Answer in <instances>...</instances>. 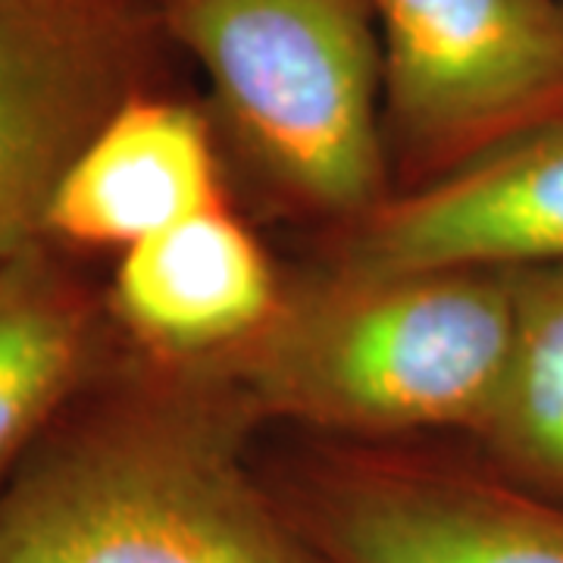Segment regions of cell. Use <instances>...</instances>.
<instances>
[{"label": "cell", "mask_w": 563, "mask_h": 563, "mask_svg": "<svg viewBox=\"0 0 563 563\" xmlns=\"http://www.w3.org/2000/svg\"><path fill=\"white\" fill-rule=\"evenodd\" d=\"M163 373L69 407L16 463L0 563H329L254 479L244 404L198 366Z\"/></svg>", "instance_id": "1"}, {"label": "cell", "mask_w": 563, "mask_h": 563, "mask_svg": "<svg viewBox=\"0 0 563 563\" xmlns=\"http://www.w3.org/2000/svg\"><path fill=\"white\" fill-rule=\"evenodd\" d=\"M514 276L429 269L329 276L282 291L242 347L195 363L251 417L347 435L461 426L473 435L501 383Z\"/></svg>", "instance_id": "2"}, {"label": "cell", "mask_w": 563, "mask_h": 563, "mask_svg": "<svg viewBox=\"0 0 563 563\" xmlns=\"http://www.w3.org/2000/svg\"><path fill=\"white\" fill-rule=\"evenodd\" d=\"M222 120L276 191L363 220L383 198V51L369 0H166Z\"/></svg>", "instance_id": "3"}, {"label": "cell", "mask_w": 563, "mask_h": 563, "mask_svg": "<svg viewBox=\"0 0 563 563\" xmlns=\"http://www.w3.org/2000/svg\"><path fill=\"white\" fill-rule=\"evenodd\" d=\"M369 3L391 125L432 169L444 173L563 113L558 0Z\"/></svg>", "instance_id": "4"}, {"label": "cell", "mask_w": 563, "mask_h": 563, "mask_svg": "<svg viewBox=\"0 0 563 563\" xmlns=\"http://www.w3.org/2000/svg\"><path fill=\"white\" fill-rule=\"evenodd\" d=\"M132 79L122 0H0V263L44 242L57 181Z\"/></svg>", "instance_id": "5"}, {"label": "cell", "mask_w": 563, "mask_h": 563, "mask_svg": "<svg viewBox=\"0 0 563 563\" xmlns=\"http://www.w3.org/2000/svg\"><path fill=\"white\" fill-rule=\"evenodd\" d=\"M291 520L329 563H563V501L501 473L344 463Z\"/></svg>", "instance_id": "6"}, {"label": "cell", "mask_w": 563, "mask_h": 563, "mask_svg": "<svg viewBox=\"0 0 563 563\" xmlns=\"http://www.w3.org/2000/svg\"><path fill=\"white\" fill-rule=\"evenodd\" d=\"M554 263H563V113L369 210L332 269L520 273Z\"/></svg>", "instance_id": "7"}, {"label": "cell", "mask_w": 563, "mask_h": 563, "mask_svg": "<svg viewBox=\"0 0 563 563\" xmlns=\"http://www.w3.org/2000/svg\"><path fill=\"white\" fill-rule=\"evenodd\" d=\"M279 301L263 244L220 203L125 247L107 310L154 363L195 366L242 347Z\"/></svg>", "instance_id": "8"}, {"label": "cell", "mask_w": 563, "mask_h": 563, "mask_svg": "<svg viewBox=\"0 0 563 563\" xmlns=\"http://www.w3.org/2000/svg\"><path fill=\"white\" fill-rule=\"evenodd\" d=\"M220 203L207 120L135 91L66 166L44 213V242L125 251Z\"/></svg>", "instance_id": "9"}, {"label": "cell", "mask_w": 563, "mask_h": 563, "mask_svg": "<svg viewBox=\"0 0 563 563\" xmlns=\"http://www.w3.org/2000/svg\"><path fill=\"white\" fill-rule=\"evenodd\" d=\"M98 347V307L51 244L0 263V483L76 404Z\"/></svg>", "instance_id": "10"}, {"label": "cell", "mask_w": 563, "mask_h": 563, "mask_svg": "<svg viewBox=\"0 0 563 563\" xmlns=\"http://www.w3.org/2000/svg\"><path fill=\"white\" fill-rule=\"evenodd\" d=\"M510 276V347L473 439L501 476L563 501V263Z\"/></svg>", "instance_id": "11"}, {"label": "cell", "mask_w": 563, "mask_h": 563, "mask_svg": "<svg viewBox=\"0 0 563 563\" xmlns=\"http://www.w3.org/2000/svg\"><path fill=\"white\" fill-rule=\"evenodd\" d=\"M558 3H561V7H563V0H558Z\"/></svg>", "instance_id": "12"}]
</instances>
